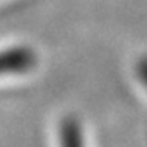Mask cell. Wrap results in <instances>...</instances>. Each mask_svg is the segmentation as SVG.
<instances>
[{
  "instance_id": "cell-2",
  "label": "cell",
  "mask_w": 147,
  "mask_h": 147,
  "mask_svg": "<svg viewBox=\"0 0 147 147\" xmlns=\"http://www.w3.org/2000/svg\"><path fill=\"white\" fill-rule=\"evenodd\" d=\"M58 147H88L83 127L75 116H66L59 122Z\"/></svg>"
},
{
  "instance_id": "cell-1",
  "label": "cell",
  "mask_w": 147,
  "mask_h": 147,
  "mask_svg": "<svg viewBox=\"0 0 147 147\" xmlns=\"http://www.w3.org/2000/svg\"><path fill=\"white\" fill-rule=\"evenodd\" d=\"M38 57L28 45H16L0 50V78L24 75L36 66Z\"/></svg>"
},
{
  "instance_id": "cell-3",
  "label": "cell",
  "mask_w": 147,
  "mask_h": 147,
  "mask_svg": "<svg viewBox=\"0 0 147 147\" xmlns=\"http://www.w3.org/2000/svg\"><path fill=\"white\" fill-rule=\"evenodd\" d=\"M136 75H138L139 82L142 83V86L147 89V55L142 57L136 64Z\"/></svg>"
}]
</instances>
